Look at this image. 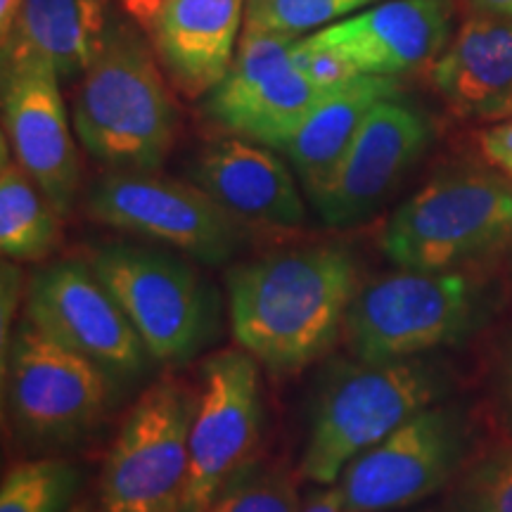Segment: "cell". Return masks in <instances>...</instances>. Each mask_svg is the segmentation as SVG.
Returning <instances> with one entry per match:
<instances>
[{
  "mask_svg": "<svg viewBox=\"0 0 512 512\" xmlns=\"http://www.w3.org/2000/svg\"><path fill=\"white\" fill-rule=\"evenodd\" d=\"M358 287L361 271L347 247L325 242L256 256L226 273L230 330L268 373H302L342 339Z\"/></svg>",
  "mask_w": 512,
  "mask_h": 512,
  "instance_id": "6da1fadb",
  "label": "cell"
},
{
  "mask_svg": "<svg viewBox=\"0 0 512 512\" xmlns=\"http://www.w3.org/2000/svg\"><path fill=\"white\" fill-rule=\"evenodd\" d=\"M155 48L128 22H110L105 46L79 79L72 124L83 150L110 171H157L176 145L178 107Z\"/></svg>",
  "mask_w": 512,
  "mask_h": 512,
  "instance_id": "7a4b0ae2",
  "label": "cell"
},
{
  "mask_svg": "<svg viewBox=\"0 0 512 512\" xmlns=\"http://www.w3.org/2000/svg\"><path fill=\"white\" fill-rule=\"evenodd\" d=\"M451 389L446 368L425 356L344 363L313 403L299 475L332 486L349 463L439 403Z\"/></svg>",
  "mask_w": 512,
  "mask_h": 512,
  "instance_id": "3957f363",
  "label": "cell"
},
{
  "mask_svg": "<svg viewBox=\"0 0 512 512\" xmlns=\"http://www.w3.org/2000/svg\"><path fill=\"white\" fill-rule=\"evenodd\" d=\"M512 247V178L479 166L439 171L392 211L380 249L415 271H460Z\"/></svg>",
  "mask_w": 512,
  "mask_h": 512,
  "instance_id": "277c9868",
  "label": "cell"
},
{
  "mask_svg": "<svg viewBox=\"0 0 512 512\" xmlns=\"http://www.w3.org/2000/svg\"><path fill=\"white\" fill-rule=\"evenodd\" d=\"M489 313V287L472 275L401 268L361 283L342 339L356 361H401L463 342Z\"/></svg>",
  "mask_w": 512,
  "mask_h": 512,
  "instance_id": "5b68a950",
  "label": "cell"
},
{
  "mask_svg": "<svg viewBox=\"0 0 512 512\" xmlns=\"http://www.w3.org/2000/svg\"><path fill=\"white\" fill-rule=\"evenodd\" d=\"M197 392L159 380L119 427L100 475L102 512H181Z\"/></svg>",
  "mask_w": 512,
  "mask_h": 512,
  "instance_id": "8992f818",
  "label": "cell"
},
{
  "mask_svg": "<svg viewBox=\"0 0 512 512\" xmlns=\"http://www.w3.org/2000/svg\"><path fill=\"white\" fill-rule=\"evenodd\" d=\"M8 411L27 441L50 446L91 432L110 406L112 375L24 318L3 351Z\"/></svg>",
  "mask_w": 512,
  "mask_h": 512,
  "instance_id": "52a82bcc",
  "label": "cell"
},
{
  "mask_svg": "<svg viewBox=\"0 0 512 512\" xmlns=\"http://www.w3.org/2000/svg\"><path fill=\"white\" fill-rule=\"evenodd\" d=\"M93 221L159 242L202 264L219 266L238 252L242 223L195 183L157 171H110L88 190Z\"/></svg>",
  "mask_w": 512,
  "mask_h": 512,
  "instance_id": "ba28073f",
  "label": "cell"
},
{
  "mask_svg": "<svg viewBox=\"0 0 512 512\" xmlns=\"http://www.w3.org/2000/svg\"><path fill=\"white\" fill-rule=\"evenodd\" d=\"M470 418L434 403L347 465L337 491L349 512H392L437 494L463 470Z\"/></svg>",
  "mask_w": 512,
  "mask_h": 512,
  "instance_id": "9c48e42d",
  "label": "cell"
},
{
  "mask_svg": "<svg viewBox=\"0 0 512 512\" xmlns=\"http://www.w3.org/2000/svg\"><path fill=\"white\" fill-rule=\"evenodd\" d=\"M294 41L271 31H242L233 67L202 98L209 119L233 136L285 150L320 102L344 86L306 76L292 60Z\"/></svg>",
  "mask_w": 512,
  "mask_h": 512,
  "instance_id": "30bf717a",
  "label": "cell"
},
{
  "mask_svg": "<svg viewBox=\"0 0 512 512\" xmlns=\"http://www.w3.org/2000/svg\"><path fill=\"white\" fill-rule=\"evenodd\" d=\"M91 268L112 292L152 358L190 361L207 332V299L197 273L162 249L112 242Z\"/></svg>",
  "mask_w": 512,
  "mask_h": 512,
  "instance_id": "8fae6325",
  "label": "cell"
},
{
  "mask_svg": "<svg viewBox=\"0 0 512 512\" xmlns=\"http://www.w3.org/2000/svg\"><path fill=\"white\" fill-rule=\"evenodd\" d=\"M264 430L259 363L226 349L202 366L190 427V475L181 512H207L226 486L256 460Z\"/></svg>",
  "mask_w": 512,
  "mask_h": 512,
  "instance_id": "7c38bea8",
  "label": "cell"
},
{
  "mask_svg": "<svg viewBox=\"0 0 512 512\" xmlns=\"http://www.w3.org/2000/svg\"><path fill=\"white\" fill-rule=\"evenodd\" d=\"M432 140L434 124L422 107L401 95L377 102L337 174L311 197L320 221L330 228H351L373 219Z\"/></svg>",
  "mask_w": 512,
  "mask_h": 512,
  "instance_id": "4fadbf2b",
  "label": "cell"
},
{
  "mask_svg": "<svg viewBox=\"0 0 512 512\" xmlns=\"http://www.w3.org/2000/svg\"><path fill=\"white\" fill-rule=\"evenodd\" d=\"M24 318L112 377L138 375L150 356L112 292L79 261H57L31 278Z\"/></svg>",
  "mask_w": 512,
  "mask_h": 512,
  "instance_id": "5bb4252c",
  "label": "cell"
},
{
  "mask_svg": "<svg viewBox=\"0 0 512 512\" xmlns=\"http://www.w3.org/2000/svg\"><path fill=\"white\" fill-rule=\"evenodd\" d=\"M60 76L38 60L3 64V124L12 157L67 216L79 200L81 164Z\"/></svg>",
  "mask_w": 512,
  "mask_h": 512,
  "instance_id": "9a60e30c",
  "label": "cell"
},
{
  "mask_svg": "<svg viewBox=\"0 0 512 512\" xmlns=\"http://www.w3.org/2000/svg\"><path fill=\"white\" fill-rule=\"evenodd\" d=\"M453 19L456 0H382L306 38L344 57L358 74L399 79L444 53Z\"/></svg>",
  "mask_w": 512,
  "mask_h": 512,
  "instance_id": "2e32d148",
  "label": "cell"
},
{
  "mask_svg": "<svg viewBox=\"0 0 512 512\" xmlns=\"http://www.w3.org/2000/svg\"><path fill=\"white\" fill-rule=\"evenodd\" d=\"M188 174L242 226L292 230L306 221L299 185L273 147L240 136L219 138L197 152Z\"/></svg>",
  "mask_w": 512,
  "mask_h": 512,
  "instance_id": "e0dca14e",
  "label": "cell"
},
{
  "mask_svg": "<svg viewBox=\"0 0 512 512\" xmlns=\"http://www.w3.org/2000/svg\"><path fill=\"white\" fill-rule=\"evenodd\" d=\"M247 0H166L150 24L152 48L178 95L200 100L233 67Z\"/></svg>",
  "mask_w": 512,
  "mask_h": 512,
  "instance_id": "ac0fdd59",
  "label": "cell"
},
{
  "mask_svg": "<svg viewBox=\"0 0 512 512\" xmlns=\"http://www.w3.org/2000/svg\"><path fill=\"white\" fill-rule=\"evenodd\" d=\"M430 81L460 119L512 117V19L470 15L432 62Z\"/></svg>",
  "mask_w": 512,
  "mask_h": 512,
  "instance_id": "d6986e66",
  "label": "cell"
},
{
  "mask_svg": "<svg viewBox=\"0 0 512 512\" xmlns=\"http://www.w3.org/2000/svg\"><path fill=\"white\" fill-rule=\"evenodd\" d=\"M105 0H24L3 48V64L38 60L60 81H76L91 69L105 46Z\"/></svg>",
  "mask_w": 512,
  "mask_h": 512,
  "instance_id": "ffe728a7",
  "label": "cell"
},
{
  "mask_svg": "<svg viewBox=\"0 0 512 512\" xmlns=\"http://www.w3.org/2000/svg\"><path fill=\"white\" fill-rule=\"evenodd\" d=\"M401 93V81L396 76H356L320 102L283 150L306 195H316L337 174L377 102Z\"/></svg>",
  "mask_w": 512,
  "mask_h": 512,
  "instance_id": "44dd1931",
  "label": "cell"
},
{
  "mask_svg": "<svg viewBox=\"0 0 512 512\" xmlns=\"http://www.w3.org/2000/svg\"><path fill=\"white\" fill-rule=\"evenodd\" d=\"M60 211L38 188L3 140L0 155V249L19 264H38L55 254L62 240Z\"/></svg>",
  "mask_w": 512,
  "mask_h": 512,
  "instance_id": "7402d4cb",
  "label": "cell"
},
{
  "mask_svg": "<svg viewBox=\"0 0 512 512\" xmlns=\"http://www.w3.org/2000/svg\"><path fill=\"white\" fill-rule=\"evenodd\" d=\"M79 486L81 472L69 460H27L3 477L0 512H69Z\"/></svg>",
  "mask_w": 512,
  "mask_h": 512,
  "instance_id": "603a6c76",
  "label": "cell"
},
{
  "mask_svg": "<svg viewBox=\"0 0 512 512\" xmlns=\"http://www.w3.org/2000/svg\"><path fill=\"white\" fill-rule=\"evenodd\" d=\"M382 0H247L245 31L302 38Z\"/></svg>",
  "mask_w": 512,
  "mask_h": 512,
  "instance_id": "cb8c5ba5",
  "label": "cell"
},
{
  "mask_svg": "<svg viewBox=\"0 0 512 512\" xmlns=\"http://www.w3.org/2000/svg\"><path fill=\"white\" fill-rule=\"evenodd\" d=\"M297 479L283 465L254 460L216 496L207 512H299Z\"/></svg>",
  "mask_w": 512,
  "mask_h": 512,
  "instance_id": "d4e9b609",
  "label": "cell"
},
{
  "mask_svg": "<svg viewBox=\"0 0 512 512\" xmlns=\"http://www.w3.org/2000/svg\"><path fill=\"white\" fill-rule=\"evenodd\" d=\"M446 512H512V448L479 460L453 489Z\"/></svg>",
  "mask_w": 512,
  "mask_h": 512,
  "instance_id": "484cf974",
  "label": "cell"
},
{
  "mask_svg": "<svg viewBox=\"0 0 512 512\" xmlns=\"http://www.w3.org/2000/svg\"><path fill=\"white\" fill-rule=\"evenodd\" d=\"M292 60L306 76L323 83V86H342V83L356 79V76H363L344 57L332 53V50L313 46L306 36L294 41Z\"/></svg>",
  "mask_w": 512,
  "mask_h": 512,
  "instance_id": "4316f807",
  "label": "cell"
},
{
  "mask_svg": "<svg viewBox=\"0 0 512 512\" xmlns=\"http://www.w3.org/2000/svg\"><path fill=\"white\" fill-rule=\"evenodd\" d=\"M479 147H482L486 162L501 171V174L512 178V117L482 131Z\"/></svg>",
  "mask_w": 512,
  "mask_h": 512,
  "instance_id": "83f0119b",
  "label": "cell"
},
{
  "mask_svg": "<svg viewBox=\"0 0 512 512\" xmlns=\"http://www.w3.org/2000/svg\"><path fill=\"white\" fill-rule=\"evenodd\" d=\"M19 268L15 264H8V259L3 261V351L8 347V335H10V320L15 316L17 309V297H19Z\"/></svg>",
  "mask_w": 512,
  "mask_h": 512,
  "instance_id": "f1b7e54d",
  "label": "cell"
},
{
  "mask_svg": "<svg viewBox=\"0 0 512 512\" xmlns=\"http://www.w3.org/2000/svg\"><path fill=\"white\" fill-rule=\"evenodd\" d=\"M299 512H349L344 508L342 496H339L337 486H323V489L313 491V494L302 503Z\"/></svg>",
  "mask_w": 512,
  "mask_h": 512,
  "instance_id": "f546056e",
  "label": "cell"
},
{
  "mask_svg": "<svg viewBox=\"0 0 512 512\" xmlns=\"http://www.w3.org/2000/svg\"><path fill=\"white\" fill-rule=\"evenodd\" d=\"M164 3L166 0H119V5L126 10V15L131 17L133 22H138L145 31L150 29L152 22H155L157 12L162 10Z\"/></svg>",
  "mask_w": 512,
  "mask_h": 512,
  "instance_id": "4dcf8cb0",
  "label": "cell"
},
{
  "mask_svg": "<svg viewBox=\"0 0 512 512\" xmlns=\"http://www.w3.org/2000/svg\"><path fill=\"white\" fill-rule=\"evenodd\" d=\"M498 394H501L503 418L512 430V344L501 363V377H498Z\"/></svg>",
  "mask_w": 512,
  "mask_h": 512,
  "instance_id": "1f68e13d",
  "label": "cell"
},
{
  "mask_svg": "<svg viewBox=\"0 0 512 512\" xmlns=\"http://www.w3.org/2000/svg\"><path fill=\"white\" fill-rule=\"evenodd\" d=\"M470 15H491L512 19V0H460Z\"/></svg>",
  "mask_w": 512,
  "mask_h": 512,
  "instance_id": "d6a6232c",
  "label": "cell"
},
{
  "mask_svg": "<svg viewBox=\"0 0 512 512\" xmlns=\"http://www.w3.org/2000/svg\"><path fill=\"white\" fill-rule=\"evenodd\" d=\"M24 0H0V43L8 41L12 27H15L19 10H22Z\"/></svg>",
  "mask_w": 512,
  "mask_h": 512,
  "instance_id": "836d02e7",
  "label": "cell"
},
{
  "mask_svg": "<svg viewBox=\"0 0 512 512\" xmlns=\"http://www.w3.org/2000/svg\"><path fill=\"white\" fill-rule=\"evenodd\" d=\"M69 512H93V510L86 508V505H74V508H69Z\"/></svg>",
  "mask_w": 512,
  "mask_h": 512,
  "instance_id": "e575fe53",
  "label": "cell"
},
{
  "mask_svg": "<svg viewBox=\"0 0 512 512\" xmlns=\"http://www.w3.org/2000/svg\"><path fill=\"white\" fill-rule=\"evenodd\" d=\"M510 252H512V247H510ZM510 259H512V254H510Z\"/></svg>",
  "mask_w": 512,
  "mask_h": 512,
  "instance_id": "d590c367",
  "label": "cell"
}]
</instances>
